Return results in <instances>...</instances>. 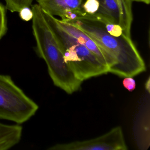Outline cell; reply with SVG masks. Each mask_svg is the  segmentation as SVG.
I'll return each mask as SVG.
<instances>
[{"mask_svg":"<svg viewBox=\"0 0 150 150\" xmlns=\"http://www.w3.org/2000/svg\"><path fill=\"white\" fill-rule=\"evenodd\" d=\"M68 22L86 33L115 60V64L109 73L122 78L133 77L146 70L131 37L119 25L86 17Z\"/></svg>","mask_w":150,"mask_h":150,"instance_id":"6da1fadb","label":"cell"},{"mask_svg":"<svg viewBox=\"0 0 150 150\" xmlns=\"http://www.w3.org/2000/svg\"><path fill=\"white\" fill-rule=\"evenodd\" d=\"M32 28L37 43L36 52L44 60L49 75L56 86L69 94L78 91L82 81L78 79L65 62L56 38L45 21L38 4L32 7Z\"/></svg>","mask_w":150,"mask_h":150,"instance_id":"7a4b0ae2","label":"cell"},{"mask_svg":"<svg viewBox=\"0 0 150 150\" xmlns=\"http://www.w3.org/2000/svg\"><path fill=\"white\" fill-rule=\"evenodd\" d=\"M43 16L56 38L65 62L76 78L83 82L109 73V68L100 62L84 45L63 29L57 19L42 9Z\"/></svg>","mask_w":150,"mask_h":150,"instance_id":"3957f363","label":"cell"},{"mask_svg":"<svg viewBox=\"0 0 150 150\" xmlns=\"http://www.w3.org/2000/svg\"><path fill=\"white\" fill-rule=\"evenodd\" d=\"M38 108L10 76L0 74V119L21 125L35 115Z\"/></svg>","mask_w":150,"mask_h":150,"instance_id":"277c9868","label":"cell"},{"mask_svg":"<svg viewBox=\"0 0 150 150\" xmlns=\"http://www.w3.org/2000/svg\"><path fill=\"white\" fill-rule=\"evenodd\" d=\"M49 150H126L128 149L122 129L117 126L106 134L96 138L76 141L66 144H58Z\"/></svg>","mask_w":150,"mask_h":150,"instance_id":"5b68a950","label":"cell"},{"mask_svg":"<svg viewBox=\"0 0 150 150\" xmlns=\"http://www.w3.org/2000/svg\"><path fill=\"white\" fill-rule=\"evenodd\" d=\"M95 19L119 25L130 36L132 22L131 0H98Z\"/></svg>","mask_w":150,"mask_h":150,"instance_id":"8992f818","label":"cell"},{"mask_svg":"<svg viewBox=\"0 0 150 150\" xmlns=\"http://www.w3.org/2000/svg\"><path fill=\"white\" fill-rule=\"evenodd\" d=\"M60 27L84 45L101 64L109 68V72L115 64V61L109 56L83 30L70 23L58 20Z\"/></svg>","mask_w":150,"mask_h":150,"instance_id":"52a82bcc","label":"cell"},{"mask_svg":"<svg viewBox=\"0 0 150 150\" xmlns=\"http://www.w3.org/2000/svg\"><path fill=\"white\" fill-rule=\"evenodd\" d=\"M41 8L52 16H59L61 21L70 22L81 13V0H37Z\"/></svg>","mask_w":150,"mask_h":150,"instance_id":"ba28073f","label":"cell"},{"mask_svg":"<svg viewBox=\"0 0 150 150\" xmlns=\"http://www.w3.org/2000/svg\"><path fill=\"white\" fill-rule=\"evenodd\" d=\"M23 127L20 124H5L0 122V150L11 149L21 139Z\"/></svg>","mask_w":150,"mask_h":150,"instance_id":"9c48e42d","label":"cell"},{"mask_svg":"<svg viewBox=\"0 0 150 150\" xmlns=\"http://www.w3.org/2000/svg\"><path fill=\"white\" fill-rule=\"evenodd\" d=\"M33 0H5L6 8L12 13L19 12L26 8H29Z\"/></svg>","mask_w":150,"mask_h":150,"instance_id":"30bf717a","label":"cell"},{"mask_svg":"<svg viewBox=\"0 0 150 150\" xmlns=\"http://www.w3.org/2000/svg\"><path fill=\"white\" fill-rule=\"evenodd\" d=\"M7 30L6 8L0 3V40L6 35Z\"/></svg>","mask_w":150,"mask_h":150,"instance_id":"8fae6325","label":"cell"},{"mask_svg":"<svg viewBox=\"0 0 150 150\" xmlns=\"http://www.w3.org/2000/svg\"><path fill=\"white\" fill-rule=\"evenodd\" d=\"M123 85L129 92H132L136 88V82L132 77H125L123 81Z\"/></svg>","mask_w":150,"mask_h":150,"instance_id":"7c38bea8","label":"cell"},{"mask_svg":"<svg viewBox=\"0 0 150 150\" xmlns=\"http://www.w3.org/2000/svg\"><path fill=\"white\" fill-rule=\"evenodd\" d=\"M20 15L23 21H28L33 18V11L29 8H26L20 11Z\"/></svg>","mask_w":150,"mask_h":150,"instance_id":"4fadbf2b","label":"cell"},{"mask_svg":"<svg viewBox=\"0 0 150 150\" xmlns=\"http://www.w3.org/2000/svg\"><path fill=\"white\" fill-rule=\"evenodd\" d=\"M150 78L149 77L145 84V88L148 91V93H150Z\"/></svg>","mask_w":150,"mask_h":150,"instance_id":"5bb4252c","label":"cell"},{"mask_svg":"<svg viewBox=\"0 0 150 150\" xmlns=\"http://www.w3.org/2000/svg\"><path fill=\"white\" fill-rule=\"evenodd\" d=\"M132 1H137V2H142L145 4L149 5L150 3V0H131Z\"/></svg>","mask_w":150,"mask_h":150,"instance_id":"9a60e30c","label":"cell"}]
</instances>
